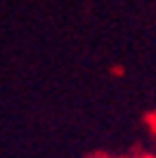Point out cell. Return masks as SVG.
Masks as SVG:
<instances>
[{"mask_svg": "<svg viewBox=\"0 0 156 158\" xmlns=\"http://www.w3.org/2000/svg\"><path fill=\"white\" fill-rule=\"evenodd\" d=\"M149 158H156V151H154V153H151V156H149Z\"/></svg>", "mask_w": 156, "mask_h": 158, "instance_id": "cell-1", "label": "cell"}, {"mask_svg": "<svg viewBox=\"0 0 156 158\" xmlns=\"http://www.w3.org/2000/svg\"><path fill=\"white\" fill-rule=\"evenodd\" d=\"M99 158H109V156H99Z\"/></svg>", "mask_w": 156, "mask_h": 158, "instance_id": "cell-2", "label": "cell"}]
</instances>
